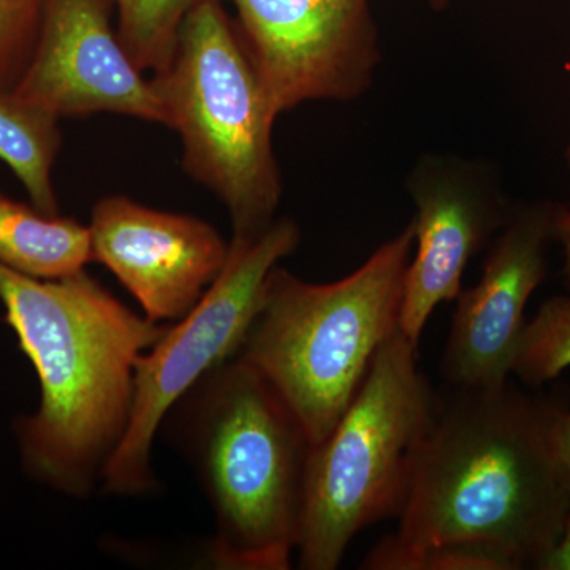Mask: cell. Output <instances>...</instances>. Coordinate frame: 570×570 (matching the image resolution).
Wrapping results in <instances>:
<instances>
[{
	"instance_id": "cell-1",
	"label": "cell",
	"mask_w": 570,
	"mask_h": 570,
	"mask_svg": "<svg viewBox=\"0 0 570 570\" xmlns=\"http://www.w3.org/2000/svg\"><path fill=\"white\" fill-rule=\"evenodd\" d=\"M568 403L512 384L438 401L397 512L374 549L480 551L501 570L540 569L561 539L570 489L557 452Z\"/></svg>"
},
{
	"instance_id": "cell-2",
	"label": "cell",
	"mask_w": 570,
	"mask_h": 570,
	"mask_svg": "<svg viewBox=\"0 0 570 570\" xmlns=\"http://www.w3.org/2000/svg\"><path fill=\"white\" fill-rule=\"evenodd\" d=\"M0 303L40 381L39 411L20 426L26 468L91 497L129 428L138 358L168 324L138 316L85 269L39 279L0 264Z\"/></svg>"
},
{
	"instance_id": "cell-3",
	"label": "cell",
	"mask_w": 570,
	"mask_h": 570,
	"mask_svg": "<svg viewBox=\"0 0 570 570\" xmlns=\"http://www.w3.org/2000/svg\"><path fill=\"white\" fill-rule=\"evenodd\" d=\"M167 417L213 509V568L291 569L311 444L283 397L235 355L209 370Z\"/></svg>"
},
{
	"instance_id": "cell-4",
	"label": "cell",
	"mask_w": 570,
	"mask_h": 570,
	"mask_svg": "<svg viewBox=\"0 0 570 570\" xmlns=\"http://www.w3.org/2000/svg\"><path fill=\"white\" fill-rule=\"evenodd\" d=\"M414 225L336 283L275 266L238 355L268 381L311 448L324 441L362 387L374 356L400 328Z\"/></svg>"
},
{
	"instance_id": "cell-5",
	"label": "cell",
	"mask_w": 570,
	"mask_h": 570,
	"mask_svg": "<svg viewBox=\"0 0 570 570\" xmlns=\"http://www.w3.org/2000/svg\"><path fill=\"white\" fill-rule=\"evenodd\" d=\"M153 81L167 127L181 137L184 170L219 197L234 236L264 232L283 197L272 140L277 115L245 39L217 0L189 11L174 61Z\"/></svg>"
},
{
	"instance_id": "cell-6",
	"label": "cell",
	"mask_w": 570,
	"mask_h": 570,
	"mask_svg": "<svg viewBox=\"0 0 570 570\" xmlns=\"http://www.w3.org/2000/svg\"><path fill=\"white\" fill-rule=\"evenodd\" d=\"M417 356V344L397 328L336 425L311 448L299 569L340 568L358 532L400 512L438 404Z\"/></svg>"
},
{
	"instance_id": "cell-7",
	"label": "cell",
	"mask_w": 570,
	"mask_h": 570,
	"mask_svg": "<svg viewBox=\"0 0 570 570\" xmlns=\"http://www.w3.org/2000/svg\"><path fill=\"white\" fill-rule=\"evenodd\" d=\"M299 239L288 217H276L261 234L234 236L223 272L197 305L138 358L129 428L105 469L104 493L137 498L156 489L153 445L168 412L209 370L238 355L269 273Z\"/></svg>"
},
{
	"instance_id": "cell-8",
	"label": "cell",
	"mask_w": 570,
	"mask_h": 570,
	"mask_svg": "<svg viewBox=\"0 0 570 570\" xmlns=\"http://www.w3.org/2000/svg\"><path fill=\"white\" fill-rule=\"evenodd\" d=\"M276 115L358 99L381 62L367 0H234Z\"/></svg>"
},
{
	"instance_id": "cell-9",
	"label": "cell",
	"mask_w": 570,
	"mask_h": 570,
	"mask_svg": "<svg viewBox=\"0 0 570 570\" xmlns=\"http://www.w3.org/2000/svg\"><path fill=\"white\" fill-rule=\"evenodd\" d=\"M112 0H47L39 39L11 91L56 118L116 112L167 126L153 78L135 66L110 22Z\"/></svg>"
},
{
	"instance_id": "cell-10",
	"label": "cell",
	"mask_w": 570,
	"mask_h": 570,
	"mask_svg": "<svg viewBox=\"0 0 570 570\" xmlns=\"http://www.w3.org/2000/svg\"><path fill=\"white\" fill-rule=\"evenodd\" d=\"M557 206H521L494 236L474 287L456 296L442 377L452 390L499 387L509 382L527 318L524 309L549 273Z\"/></svg>"
},
{
	"instance_id": "cell-11",
	"label": "cell",
	"mask_w": 570,
	"mask_h": 570,
	"mask_svg": "<svg viewBox=\"0 0 570 570\" xmlns=\"http://www.w3.org/2000/svg\"><path fill=\"white\" fill-rule=\"evenodd\" d=\"M92 261L107 266L156 324L179 321L208 291L230 243L187 214L159 212L110 195L92 209Z\"/></svg>"
},
{
	"instance_id": "cell-12",
	"label": "cell",
	"mask_w": 570,
	"mask_h": 570,
	"mask_svg": "<svg viewBox=\"0 0 570 570\" xmlns=\"http://www.w3.org/2000/svg\"><path fill=\"white\" fill-rule=\"evenodd\" d=\"M409 190L417 209L412 220L417 253L404 279L400 330L419 346L428 318L441 303L456 299L469 262L490 245L512 212L482 175L444 159L420 165Z\"/></svg>"
},
{
	"instance_id": "cell-13",
	"label": "cell",
	"mask_w": 570,
	"mask_h": 570,
	"mask_svg": "<svg viewBox=\"0 0 570 570\" xmlns=\"http://www.w3.org/2000/svg\"><path fill=\"white\" fill-rule=\"evenodd\" d=\"M92 262L88 225L47 216L0 194V264L39 279H61Z\"/></svg>"
},
{
	"instance_id": "cell-14",
	"label": "cell",
	"mask_w": 570,
	"mask_h": 570,
	"mask_svg": "<svg viewBox=\"0 0 570 570\" xmlns=\"http://www.w3.org/2000/svg\"><path fill=\"white\" fill-rule=\"evenodd\" d=\"M59 119L24 102L13 91H0V159L18 176L32 206L59 216L52 167L61 148Z\"/></svg>"
},
{
	"instance_id": "cell-15",
	"label": "cell",
	"mask_w": 570,
	"mask_h": 570,
	"mask_svg": "<svg viewBox=\"0 0 570 570\" xmlns=\"http://www.w3.org/2000/svg\"><path fill=\"white\" fill-rule=\"evenodd\" d=\"M202 2L206 0H112L119 40L135 66L164 73L174 61L184 20Z\"/></svg>"
},
{
	"instance_id": "cell-16",
	"label": "cell",
	"mask_w": 570,
	"mask_h": 570,
	"mask_svg": "<svg viewBox=\"0 0 570 570\" xmlns=\"http://www.w3.org/2000/svg\"><path fill=\"white\" fill-rule=\"evenodd\" d=\"M570 367V296L558 295L539 307L521 333L512 374L532 389Z\"/></svg>"
},
{
	"instance_id": "cell-17",
	"label": "cell",
	"mask_w": 570,
	"mask_h": 570,
	"mask_svg": "<svg viewBox=\"0 0 570 570\" xmlns=\"http://www.w3.org/2000/svg\"><path fill=\"white\" fill-rule=\"evenodd\" d=\"M47 0H0V91L20 81L39 39Z\"/></svg>"
},
{
	"instance_id": "cell-18",
	"label": "cell",
	"mask_w": 570,
	"mask_h": 570,
	"mask_svg": "<svg viewBox=\"0 0 570 570\" xmlns=\"http://www.w3.org/2000/svg\"><path fill=\"white\" fill-rule=\"evenodd\" d=\"M554 242L560 243L562 254H564V265H562V277L566 285L570 288V209L558 205L553 219Z\"/></svg>"
},
{
	"instance_id": "cell-19",
	"label": "cell",
	"mask_w": 570,
	"mask_h": 570,
	"mask_svg": "<svg viewBox=\"0 0 570 570\" xmlns=\"http://www.w3.org/2000/svg\"><path fill=\"white\" fill-rule=\"evenodd\" d=\"M539 570H570V513L561 539L540 564Z\"/></svg>"
},
{
	"instance_id": "cell-20",
	"label": "cell",
	"mask_w": 570,
	"mask_h": 570,
	"mask_svg": "<svg viewBox=\"0 0 570 570\" xmlns=\"http://www.w3.org/2000/svg\"><path fill=\"white\" fill-rule=\"evenodd\" d=\"M557 452L570 489V411L562 412L557 426Z\"/></svg>"
},
{
	"instance_id": "cell-21",
	"label": "cell",
	"mask_w": 570,
	"mask_h": 570,
	"mask_svg": "<svg viewBox=\"0 0 570 570\" xmlns=\"http://www.w3.org/2000/svg\"><path fill=\"white\" fill-rule=\"evenodd\" d=\"M568 160H569V165H570V148H569V151H568Z\"/></svg>"
}]
</instances>
